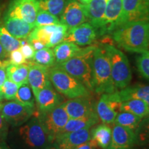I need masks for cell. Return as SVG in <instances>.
<instances>
[{"mask_svg": "<svg viewBox=\"0 0 149 149\" xmlns=\"http://www.w3.org/2000/svg\"><path fill=\"white\" fill-rule=\"evenodd\" d=\"M39 10V0H12L5 15L21 19L28 23L34 24Z\"/></svg>", "mask_w": 149, "mask_h": 149, "instance_id": "obj_9", "label": "cell"}, {"mask_svg": "<svg viewBox=\"0 0 149 149\" xmlns=\"http://www.w3.org/2000/svg\"><path fill=\"white\" fill-rule=\"evenodd\" d=\"M135 132L137 137V144H149V115L142 119Z\"/></svg>", "mask_w": 149, "mask_h": 149, "instance_id": "obj_33", "label": "cell"}, {"mask_svg": "<svg viewBox=\"0 0 149 149\" xmlns=\"http://www.w3.org/2000/svg\"><path fill=\"white\" fill-rule=\"evenodd\" d=\"M0 43L8 53L19 49L22 46V40L11 35L3 26H0Z\"/></svg>", "mask_w": 149, "mask_h": 149, "instance_id": "obj_29", "label": "cell"}, {"mask_svg": "<svg viewBox=\"0 0 149 149\" xmlns=\"http://www.w3.org/2000/svg\"><path fill=\"white\" fill-rule=\"evenodd\" d=\"M91 128L59 134L54 142L60 149H73L91 139Z\"/></svg>", "mask_w": 149, "mask_h": 149, "instance_id": "obj_18", "label": "cell"}, {"mask_svg": "<svg viewBox=\"0 0 149 149\" xmlns=\"http://www.w3.org/2000/svg\"><path fill=\"white\" fill-rule=\"evenodd\" d=\"M29 62L20 65L9 64L6 67L7 78L18 85L28 83L29 72Z\"/></svg>", "mask_w": 149, "mask_h": 149, "instance_id": "obj_26", "label": "cell"}, {"mask_svg": "<svg viewBox=\"0 0 149 149\" xmlns=\"http://www.w3.org/2000/svg\"><path fill=\"white\" fill-rule=\"evenodd\" d=\"M60 23V19L57 17L53 15L47 11L40 9V10L37 13L34 24L35 27H37Z\"/></svg>", "mask_w": 149, "mask_h": 149, "instance_id": "obj_34", "label": "cell"}, {"mask_svg": "<svg viewBox=\"0 0 149 149\" xmlns=\"http://www.w3.org/2000/svg\"><path fill=\"white\" fill-rule=\"evenodd\" d=\"M7 54L8 53L5 51V50L3 49L2 46H1V43H0V60H2L5 57H6Z\"/></svg>", "mask_w": 149, "mask_h": 149, "instance_id": "obj_44", "label": "cell"}, {"mask_svg": "<svg viewBox=\"0 0 149 149\" xmlns=\"http://www.w3.org/2000/svg\"><path fill=\"white\" fill-rule=\"evenodd\" d=\"M141 120H142V118L133 113L126 111H120L117 114L113 124L125 126L135 131Z\"/></svg>", "mask_w": 149, "mask_h": 149, "instance_id": "obj_31", "label": "cell"}, {"mask_svg": "<svg viewBox=\"0 0 149 149\" xmlns=\"http://www.w3.org/2000/svg\"><path fill=\"white\" fill-rule=\"evenodd\" d=\"M87 21L88 19L85 5L77 0H70L60 16L61 24H65L68 30Z\"/></svg>", "mask_w": 149, "mask_h": 149, "instance_id": "obj_12", "label": "cell"}, {"mask_svg": "<svg viewBox=\"0 0 149 149\" xmlns=\"http://www.w3.org/2000/svg\"><path fill=\"white\" fill-rule=\"evenodd\" d=\"M138 71L146 79L149 80V52L141 53L137 59Z\"/></svg>", "mask_w": 149, "mask_h": 149, "instance_id": "obj_37", "label": "cell"}, {"mask_svg": "<svg viewBox=\"0 0 149 149\" xmlns=\"http://www.w3.org/2000/svg\"><path fill=\"white\" fill-rule=\"evenodd\" d=\"M120 111H126L133 113L141 118L149 115V107L146 102L138 99H131L121 102Z\"/></svg>", "mask_w": 149, "mask_h": 149, "instance_id": "obj_27", "label": "cell"}, {"mask_svg": "<svg viewBox=\"0 0 149 149\" xmlns=\"http://www.w3.org/2000/svg\"><path fill=\"white\" fill-rule=\"evenodd\" d=\"M10 64V61L8 60H0V99L1 98V90L2 88L3 83L7 79L6 75V67Z\"/></svg>", "mask_w": 149, "mask_h": 149, "instance_id": "obj_40", "label": "cell"}, {"mask_svg": "<svg viewBox=\"0 0 149 149\" xmlns=\"http://www.w3.org/2000/svg\"><path fill=\"white\" fill-rule=\"evenodd\" d=\"M92 85L98 94L113 93L117 91L111 74L109 59L105 50L96 46L92 61Z\"/></svg>", "mask_w": 149, "mask_h": 149, "instance_id": "obj_3", "label": "cell"}, {"mask_svg": "<svg viewBox=\"0 0 149 149\" xmlns=\"http://www.w3.org/2000/svg\"><path fill=\"white\" fill-rule=\"evenodd\" d=\"M70 0H39L40 9L50 13L56 17H60Z\"/></svg>", "mask_w": 149, "mask_h": 149, "instance_id": "obj_30", "label": "cell"}, {"mask_svg": "<svg viewBox=\"0 0 149 149\" xmlns=\"http://www.w3.org/2000/svg\"><path fill=\"white\" fill-rule=\"evenodd\" d=\"M35 98L40 113L51 111L63 103L62 97L54 90L52 84L41 89L35 95Z\"/></svg>", "mask_w": 149, "mask_h": 149, "instance_id": "obj_17", "label": "cell"}, {"mask_svg": "<svg viewBox=\"0 0 149 149\" xmlns=\"http://www.w3.org/2000/svg\"><path fill=\"white\" fill-rule=\"evenodd\" d=\"M137 144L135 132L125 126L113 124L112 129L111 148H132Z\"/></svg>", "mask_w": 149, "mask_h": 149, "instance_id": "obj_19", "label": "cell"}, {"mask_svg": "<svg viewBox=\"0 0 149 149\" xmlns=\"http://www.w3.org/2000/svg\"><path fill=\"white\" fill-rule=\"evenodd\" d=\"M142 20L149 21V0H123L118 27L128 22Z\"/></svg>", "mask_w": 149, "mask_h": 149, "instance_id": "obj_8", "label": "cell"}, {"mask_svg": "<svg viewBox=\"0 0 149 149\" xmlns=\"http://www.w3.org/2000/svg\"><path fill=\"white\" fill-rule=\"evenodd\" d=\"M79 1L80 3H83V4H86V3H88L91 0H79Z\"/></svg>", "mask_w": 149, "mask_h": 149, "instance_id": "obj_47", "label": "cell"}, {"mask_svg": "<svg viewBox=\"0 0 149 149\" xmlns=\"http://www.w3.org/2000/svg\"><path fill=\"white\" fill-rule=\"evenodd\" d=\"M61 104L70 119L82 118L96 113L90 96L70 99Z\"/></svg>", "mask_w": 149, "mask_h": 149, "instance_id": "obj_13", "label": "cell"}, {"mask_svg": "<svg viewBox=\"0 0 149 149\" xmlns=\"http://www.w3.org/2000/svg\"><path fill=\"white\" fill-rule=\"evenodd\" d=\"M61 104L46 113H40L38 112L37 115L44 124L51 143L54 142L56 136L60 133L70 119Z\"/></svg>", "mask_w": 149, "mask_h": 149, "instance_id": "obj_7", "label": "cell"}, {"mask_svg": "<svg viewBox=\"0 0 149 149\" xmlns=\"http://www.w3.org/2000/svg\"><path fill=\"white\" fill-rule=\"evenodd\" d=\"M99 120L100 119L96 113L82 118L69 119L59 134L70 133L84 128H91L93 126L96 125L99 122Z\"/></svg>", "mask_w": 149, "mask_h": 149, "instance_id": "obj_24", "label": "cell"}, {"mask_svg": "<svg viewBox=\"0 0 149 149\" xmlns=\"http://www.w3.org/2000/svg\"><path fill=\"white\" fill-rule=\"evenodd\" d=\"M19 132L24 142L31 148H42L49 142L47 132L37 115L20 128Z\"/></svg>", "mask_w": 149, "mask_h": 149, "instance_id": "obj_6", "label": "cell"}, {"mask_svg": "<svg viewBox=\"0 0 149 149\" xmlns=\"http://www.w3.org/2000/svg\"><path fill=\"white\" fill-rule=\"evenodd\" d=\"M0 111L8 124L19 126L26 122L34 115L35 108L24 106L15 100L3 104Z\"/></svg>", "mask_w": 149, "mask_h": 149, "instance_id": "obj_11", "label": "cell"}, {"mask_svg": "<svg viewBox=\"0 0 149 149\" xmlns=\"http://www.w3.org/2000/svg\"><path fill=\"white\" fill-rule=\"evenodd\" d=\"M81 49V48L72 42L64 41L59 43L53 50L55 55V64H61L72 58L77 55Z\"/></svg>", "mask_w": 149, "mask_h": 149, "instance_id": "obj_23", "label": "cell"}, {"mask_svg": "<svg viewBox=\"0 0 149 149\" xmlns=\"http://www.w3.org/2000/svg\"><path fill=\"white\" fill-rule=\"evenodd\" d=\"M2 11H3V6H0V19H1V13H2Z\"/></svg>", "mask_w": 149, "mask_h": 149, "instance_id": "obj_49", "label": "cell"}, {"mask_svg": "<svg viewBox=\"0 0 149 149\" xmlns=\"http://www.w3.org/2000/svg\"><path fill=\"white\" fill-rule=\"evenodd\" d=\"M8 122L5 120L2 113L0 111V138L3 139L6 137L8 133Z\"/></svg>", "mask_w": 149, "mask_h": 149, "instance_id": "obj_41", "label": "cell"}, {"mask_svg": "<svg viewBox=\"0 0 149 149\" xmlns=\"http://www.w3.org/2000/svg\"><path fill=\"white\" fill-rule=\"evenodd\" d=\"M0 149H10L9 147L7 146L3 141H0Z\"/></svg>", "mask_w": 149, "mask_h": 149, "instance_id": "obj_45", "label": "cell"}, {"mask_svg": "<svg viewBox=\"0 0 149 149\" xmlns=\"http://www.w3.org/2000/svg\"><path fill=\"white\" fill-rule=\"evenodd\" d=\"M104 50L109 59L111 74L116 89L127 87L132 79V72L127 57L114 46L107 44Z\"/></svg>", "mask_w": 149, "mask_h": 149, "instance_id": "obj_5", "label": "cell"}, {"mask_svg": "<svg viewBox=\"0 0 149 149\" xmlns=\"http://www.w3.org/2000/svg\"><path fill=\"white\" fill-rule=\"evenodd\" d=\"M123 0H108L100 34L113 33L118 27L122 11Z\"/></svg>", "mask_w": 149, "mask_h": 149, "instance_id": "obj_15", "label": "cell"}, {"mask_svg": "<svg viewBox=\"0 0 149 149\" xmlns=\"http://www.w3.org/2000/svg\"><path fill=\"white\" fill-rule=\"evenodd\" d=\"M19 85L14 83L13 81L9 80L7 78L5 82L3 83L2 88L1 90V100H13Z\"/></svg>", "mask_w": 149, "mask_h": 149, "instance_id": "obj_35", "label": "cell"}, {"mask_svg": "<svg viewBox=\"0 0 149 149\" xmlns=\"http://www.w3.org/2000/svg\"><path fill=\"white\" fill-rule=\"evenodd\" d=\"M68 28L65 24H61L59 29L51 34L49 38V41L48 42L47 47H55V46H57L59 43L64 42V38L66 37L67 33H68Z\"/></svg>", "mask_w": 149, "mask_h": 149, "instance_id": "obj_36", "label": "cell"}, {"mask_svg": "<svg viewBox=\"0 0 149 149\" xmlns=\"http://www.w3.org/2000/svg\"><path fill=\"white\" fill-rule=\"evenodd\" d=\"M28 83L32 88L34 96L41 89L51 84L49 78V68L29 61Z\"/></svg>", "mask_w": 149, "mask_h": 149, "instance_id": "obj_16", "label": "cell"}, {"mask_svg": "<svg viewBox=\"0 0 149 149\" xmlns=\"http://www.w3.org/2000/svg\"><path fill=\"white\" fill-rule=\"evenodd\" d=\"M91 139L102 149H108L111 143L112 129L109 124H102L91 130Z\"/></svg>", "mask_w": 149, "mask_h": 149, "instance_id": "obj_25", "label": "cell"}, {"mask_svg": "<svg viewBox=\"0 0 149 149\" xmlns=\"http://www.w3.org/2000/svg\"><path fill=\"white\" fill-rule=\"evenodd\" d=\"M1 101H2V100L0 99V110H1V107H2V105H3V104H2V102H1Z\"/></svg>", "mask_w": 149, "mask_h": 149, "instance_id": "obj_50", "label": "cell"}, {"mask_svg": "<svg viewBox=\"0 0 149 149\" xmlns=\"http://www.w3.org/2000/svg\"><path fill=\"white\" fill-rule=\"evenodd\" d=\"M8 54V60L10 61V64L20 65L26 62V59L24 57L23 54H22L21 51H20L19 48L13 51H11Z\"/></svg>", "mask_w": 149, "mask_h": 149, "instance_id": "obj_38", "label": "cell"}, {"mask_svg": "<svg viewBox=\"0 0 149 149\" xmlns=\"http://www.w3.org/2000/svg\"><path fill=\"white\" fill-rule=\"evenodd\" d=\"M19 49L26 59H33L35 53V50L33 47V46L30 44L29 40L23 45H22Z\"/></svg>", "mask_w": 149, "mask_h": 149, "instance_id": "obj_39", "label": "cell"}, {"mask_svg": "<svg viewBox=\"0 0 149 149\" xmlns=\"http://www.w3.org/2000/svg\"><path fill=\"white\" fill-rule=\"evenodd\" d=\"M97 146L95 142L91 139L90 140L79 145L73 149H97Z\"/></svg>", "mask_w": 149, "mask_h": 149, "instance_id": "obj_42", "label": "cell"}, {"mask_svg": "<svg viewBox=\"0 0 149 149\" xmlns=\"http://www.w3.org/2000/svg\"><path fill=\"white\" fill-rule=\"evenodd\" d=\"M121 102L116 93H104L99 99L95 105L97 115L103 124H111L115 122L120 112Z\"/></svg>", "mask_w": 149, "mask_h": 149, "instance_id": "obj_10", "label": "cell"}, {"mask_svg": "<svg viewBox=\"0 0 149 149\" xmlns=\"http://www.w3.org/2000/svg\"><path fill=\"white\" fill-rule=\"evenodd\" d=\"M29 42L31 45L33 46V47L34 48V49L36 51H39V50L42 49L46 47V44L42 42H41L40 40H36V39H28Z\"/></svg>", "mask_w": 149, "mask_h": 149, "instance_id": "obj_43", "label": "cell"}, {"mask_svg": "<svg viewBox=\"0 0 149 149\" xmlns=\"http://www.w3.org/2000/svg\"><path fill=\"white\" fill-rule=\"evenodd\" d=\"M45 149H60V148H59V147L57 146V145L54 144V145H53V146H50L46 147Z\"/></svg>", "mask_w": 149, "mask_h": 149, "instance_id": "obj_46", "label": "cell"}, {"mask_svg": "<svg viewBox=\"0 0 149 149\" xmlns=\"http://www.w3.org/2000/svg\"><path fill=\"white\" fill-rule=\"evenodd\" d=\"M96 46L81 48L73 57L61 64H55L67 73L79 80L88 89L93 91L92 85V61Z\"/></svg>", "mask_w": 149, "mask_h": 149, "instance_id": "obj_2", "label": "cell"}, {"mask_svg": "<svg viewBox=\"0 0 149 149\" xmlns=\"http://www.w3.org/2000/svg\"><path fill=\"white\" fill-rule=\"evenodd\" d=\"M113 40L123 49L144 53L149 48V21L131 22L120 26L113 32Z\"/></svg>", "mask_w": 149, "mask_h": 149, "instance_id": "obj_1", "label": "cell"}, {"mask_svg": "<svg viewBox=\"0 0 149 149\" xmlns=\"http://www.w3.org/2000/svg\"><path fill=\"white\" fill-rule=\"evenodd\" d=\"M108 149H133V148H111V147H109Z\"/></svg>", "mask_w": 149, "mask_h": 149, "instance_id": "obj_48", "label": "cell"}, {"mask_svg": "<svg viewBox=\"0 0 149 149\" xmlns=\"http://www.w3.org/2000/svg\"><path fill=\"white\" fill-rule=\"evenodd\" d=\"M14 100L26 107L35 108V98L29 83L19 86Z\"/></svg>", "mask_w": 149, "mask_h": 149, "instance_id": "obj_28", "label": "cell"}, {"mask_svg": "<svg viewBox=\"0 0 149 149\" xmlns=\"http://www.w3.org/2000/svg\"><path fill=\"white\" fill-rule=\"evenodd\" d=\"M121 102L131 99H138L148 104L149 107V86L137 85L127 86L118 91H115Z\"/></svg>", "mask_w": 149, "mask_h": 149, "instance_id": "obj_22", "label": "cell"}, {"mask_svg": "<svg viewBox=\"0 0 149 149\" xmlns=\"http://www.w3.org/2000/svg\"><path fill=\"white\" fill-rule=\"evenodd\" d=\"M3 26L11 35L19 40L28 38L35 27L34 24L28 23L21 19L7 15H5L3 18Z\"/></svg>", "mask_w": 149, "mask_h": 149, "instance_id": "obj_20", "label": "cell"}, {"mask_svg": "<svg viewBox=\"0 0 149 149\" xmlns=\"http://www.w3.org/2000/svg\"><path fill=\"white\" fill-rule=\"evenodd\" d=\"M96 37V29L90 23L85 22L68 30L64 41L72 42L78 46H88L95 42Z\"/></svg>", "mask_w": 149, "mask_h": 149, "instance_id": "obj_14", "label": "cell"}, {"mask_svg": "<svg viewBox=\"0 0 149 149\" xmlns=\"http://www.w3.org/2000/svg\"><path fill=\"white\" fill-rule=\"evenodd\" d=\"M50 81L57 92L69 99L91 96L89 91L79 80L56 66L49 68Z\"/></svg>", "mask_w": 149, "mask_h": 149, "instance_id": "obj_4", "label": "cell"}, {"mask_svg": "<svg viewBox=\"0 0 149 149\" xmlns=\"http://www.w3.org/2000/svg\"><path fill=\"white\" fill-rule=\"evenodd\" d=\"M107 1L108 0H91L84 4L88 21L96 30H100L102 26Z\"/></svg>", "mask_w": 149, "mask_h": 149, "instance_id": "obj_21", "label": "cell"}, {"mask_svg": "<svg viewBox=\"0 0 149 149\" xmlns=\"http://www.w3.org/2000/svg\"><path fill=\"white\" fill-rule=\"evenodd\" d=\"M33 60V62L37 64L42 65L48 68L55 66V64L53 51L51 49V48L48 47L35 51Z\"/></svg>", "mask_w": 149, "mask_h": 149, "instance_id": "obj_32", "label": "cell"}]
</instances>
